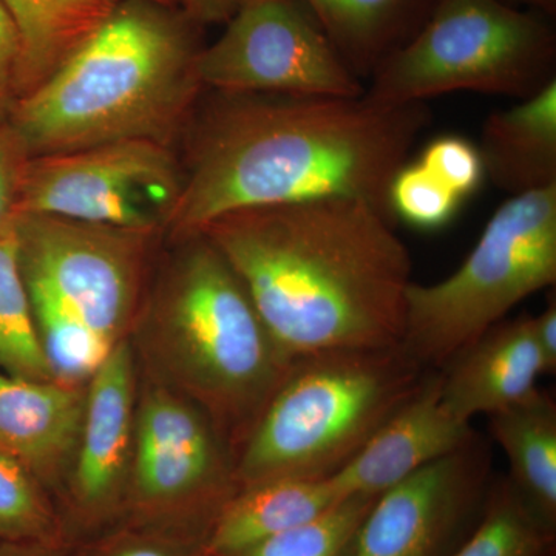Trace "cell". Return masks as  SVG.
Instances as JSON below:
<instances>
[{
    "mask_svg": "<svg viewBox=\"0 0 556 556\" xmlns=\"http://www.w3.org/2000/svg\"><path fill=\"white\" fill-rule=\"evenodd\" d=\"M0 369L35 380H54L33 318L13 232L0 237Z\"/></svg>",
    "mask_w": 556,
    "mask_h": 556,
    "instance_id": "25",
    "label": "cell"
},
{
    "mask_svg": "<svg viewBox=\"0 0 556 556\" xmlns=\"http://www.w3.org/2000/svg\"><path fill=\"white\" fill-rule=\"evenodd\" d=\"M201 232L292 361L402 342L412 257L394 219L367 201L240 208Z\"/></svg>",
    "mask_w": 556,
    "mask_h": 556,
    "instance_id": "2",
    "label": "cell"
},
{
    "mask_svg": "<svg viewBox=\"0 0 556 556\" xmlns=\"http://www.w3.org/2000/svg\"><path fill=\"white\" fill-rule=\"evenodd\" d=\"M419 163L460 200L473 195L485 177L477 146L456 135L431 141L424 149Z\"/></svg>",
    "mask_w": 556,
    "mask_h": 556,
    "instance_id": "29",
    "label": "cell"
},
{
    "mask_svg": "<svg viewBox=\"0 0 556 556\" xmlns=\"http://www.w3.org/2000/svg\"><path fill=\"white\" fill-rule=\"evenodd\" d=\"M21 42L17 100L50 78L104 24L119 0H0Z\"/></svg>",
    "mask_w": 556,
    "mask_h": 556,
    "instance_id": "21",
    "label": "cell"
},
{
    "mask_svg": "<svg viewBox=\"0 0 556 556\" xmlns=\"http://www.w3.org/2000/svg\"><path fill=\"white\" fill-rule=\"evenodd\" d=\"M554 80L551 17L504 0H437L416 35L372 73L365 93L383 104L455 91L522 101Z\"/></svg>",
    "mask_w": 556,
    "mask_h": 556,
    "instance_id": "6",
    "label": "cell"
},
{
    "mask_svg": "<svg viewBox=\"0 0 556 556\" xmlns=\"http://www.w3.org/2000/svg\"><path fill=\"white\" fill-rule=\"evenodd\" d=\"M27 291L40 348L53 379L68 386H87L116 345L102 340L56 295L28 285Z\"/></svg>",
    "mask_w": 556,
    "mask_h": 556,
    "instance_id": "23",
    "label": "cell"
},
{
    "mask_svg": "<svg viewBox=\"0 0 556 556\" xmlns=\"http://www.w3.org/2000/svg\"><path fill=\"white\" fill-rule=\"evenodd\" d=\"M185 10L119 0L104 24L7 123L28 159L124 141H181L199 104L203 46Z\"/></svg>",
    "mask_w": 556,
    "mask_h": 556,
    "instance_id": "3",
    "label": "cell"
},
{
    "mask_svg": "<svg viewBox=\"0 0 556 556\" xmlns=\"http://www.w3.org/2000/svg\"><path fill=\"white\" fill-rule=\"evenodd\" d=\"M533 336L543 357L546 375L556 371V300L555 294L547 300L546 306L538 316H532Z\"/></svg>",
    "mask_w": 556,
    "mask_h": 556,
    "instance_id": "32",
    "label": "cell"
},
{
    "mask_svg": "<svg viewBox=\"0 0 556 556\" xmlns=\"http://www.w3.org/2000/svg\"><path fill=\"white\" fill-rule=\"evenodd\" d=\"M331 478H277L237 490L208 527L204 556H233L338 506Z\"/></svg>",
    "mask_w": 556,
    "mask_h": 556,
    "instance_id": "17",
    "label": "cell"
},
{
    "mask_svg": "<svg viewBox=\"0 0 556 556\" xmlns=\"http://www.w3.org/2000/svg\"><path fill=\"white\" fill-rule=\"evenodd\" d=\"M14 237L28 287L56 295L109 345L130 338L164 230L22 214Z\"/></svg>",
    "mask_w": 556,
    "mask_h": 556,
    "instance_id": "9",
    "label": "cell"
},
{
    "mask_svg": "<svg viewBox=\"0 0 556 556\" xmlns=\"http://www.w3.org/2000/svg\"><path fill=\"white\" fill-rule=\"evenodd\" d=\"M237 490L236 457L211 417L188 397L142 375L121 521L206 538Z\"/></svg>",
    "mask_w": 556,
    "mask_h": 556,
    "instance_id": "8",
    "label": "cell"
},
{
    "mask_svg": "<svg viewBox=\"0 0 556 556\" xmlns=\"http://www.w3.org/2000/svg\"><path fill=\"white\" fill-rule=\"evenodd\" d=\"M442 401L464 422L492 416L538 390L543 357L533 336L532 316L501 320L463 348L441 369Z\"/></svg>",
    "mask_w": 556,
    "mask_h": 556,
    "instance_id": "16",
    "label": "cell"
},
{
    "mask_svg": "<svg viewBox=\"0 0 556 556\" xmlns=\"http://www.w3.org/2000/svg\"><path fill=\"white\" fill-rule=\"evenodd\" d=\"M555 281L556 186L510 197L455 273L437 283L409 285L401 345L424 368L441 369Z\"/></svg>",
    "mask_w": 556,
    "mask_h": 556,
    "instance_id": "7",
    "label": "cell"
},
{
    "mask_svg": "<svg viewBox=\"0 0 556 556\" xmlns=\"http://www.w3.org/2000/svg\"><path fill=\"white\" fill-rule=\"evenodd\" d=\"M21 42L13 21L0 3V121L9 118L17 101L20 80Z\"/></svg>",
    "mask_w": 556,
    "mask_h": 556,
    "instance_id": "31",
    "label": "cell"
},
{
    "mask_svg": "<svg viewBox=\"0 0 556 556\" xmlns=\"http://www.w3.org/2000/svg\"><path fill=\"white\" fill-rule=\"evenodd\" d=\"M73 546H47L38 543H0V556H72Z\"/></svg>",
    "mask_w": 556,
    "mask_h": 556,
    "instance_id": "34",
    "label": "cell"
},
{
    "mask_svg": "<svg viewBox=\"0 0 556 556\" xmlns=\"http://www.w3.org/2000/svg\"><path fill=\"white\" fill-rule=\"evenodd\" d=\"M504 2L519 9L538 11L547 17H554L556 13V0H504Z\"/></svg>",
    "mask_w": 556,
    "mask_h": 556,
    "instance_id": "35",
    "label": "cell"
},
{
    "mask_svg": "<svg viewBox=\"0 0 556 556\" xmlns=\"http://www.w3.org/2000/svg\"><path fill=\"white\" fill-rule=\"evenodd\" d=\"M203 47L204 90L289 97H361L364 84L302 0H243Z\"/></svg>",
    "mask_w": 556,
    "mask_h": 556,
    "instance_id": "11",
    "label": "cell"
},
{
    "mask_svg": "<svg viewBox=\"0 0 556 556\" xmlns=\"http://www.w3.org/2000/svg\"><path fill=\"white\" fill-rule=\"evenodd\" d=\"M138 388L139 365L126 339L110 351L87 383L78 445L60 497L75 543L123 518Z\"/></svg>",
    "mask_w": 556,
    "mask_h": 556,
    "instance_id": "13",
    "label": "cell"
},
{
    "mask_svg": "<svg viewBox=\"0 0 556 556\" xmlns=\"http://www.w3.org/2000/svg\"><path fill=\"white\" fill-rule=\"evenodd\" d=\"M426 372L401 343L295 358L237 453V485L334 477Z\"/></svg>",
    "mask_w": 556,
    "mask_h": 556,
    "instance_id": "5",
    "label": "cell"
},
{
    "mask_svg": "<svg viewBox=\"0 0 556 556\" xmlns=\"http://www.w3.org/2000/svg\"><path fill=\"white\" fill-rule=\"evenodd\" d=\"M485 177L510 193L556 186V80L514 108L493 112L479 146Z\"/></svg>",
    "mask_w": 556,
    "mask_h": 556,
    "instance_id": "18",
    "label": "cell"
},
{
    "mask_svg": "<svg viewBox=\"0 0 556 556\" xmlns=\"http://www.w3.org/2000/svg\"><path fill=\"white\" fill-rule=\"evenodd\" d=\"M477 431L442 401V376L427 369L415 394L372 434L365 447L331 477L340 497H378L463 447Z\"/></svg>",
    "mask_w": 556,
    "mask_h": 556,
    "instance_id": "14",
    "label": "cell"
},
{
    "mask_svg": "<svg viewBox=\"0 0 556 556\" xmlns=\"http://www.w3.org/2000/svg\"><path fill=\"white\" fill-rule=\"evenodd\" d=\"M203 543L186 530L121 521L75 543L72 556H204Z\"/></svg>",
    "mask_w": 556,
    "mask_h": 556,
    "instance_id": "28",
    "label": "cell"
},
{
    "mask_svg": "<svg viewBox=\"0 0 556 556\" xmlns=\"http://www.w3.org/2000/svg\"><path fill=\"white\" fill-rule=\"evenodd\" d=\"M28 156L7 121H0V237L13 232L20 217L22 177Z\"/></svg>",
    "mask_w": 556,
    "mask_h": 556,
    "instance_id": "30",
    "label": "cell"
},
{
    "mask_svg": "<svg viewBox=\"0 0 556 556\" xmlns=\"http://www.w3.org/2000/svg\"><path fill=\"white\" fill-rule=\"evenodd\" d=\"M87 386L35 380L0 369V448L61 497L78 445Z\"/></svg>",
    "mask_w": 556,
    "mask_h": 556,
    "instance_id": "15",
    "label": "cell"
},
{
    "mask_svg": "<svg viewBox=\"0 0 556 556\" xmlns=\"http://www.w3.org/2000/svg\"><path fill=\"white\" fill-rule=\"evenodd\" d=\"M489 431L503 448L508 482L541 521L556 529V402L538 388L489 416Z\"/></svg>",
    "mask_w": 556,
    "mask_h": 556,
    "instance_id": "20",
    "label": "cell"
},
{
    "mask_svg": "<svg viewBox=\"0 0 556 556\" xmlns=\"http://www.w3.org/2000/svg\"><path fill=\"white\" fill-rule=\"evenodd\" d=\"M0 543L70 546L61 508L39 478L17 457L0 448Z\"/></svg>",
    "mask_w": 556,
    "mask_h": 556,
    "instance_id": "24",
    "label": "cell"
},
{
    "mask_svg": "<svg viewBox=\"0 0 556 556\" xmlns=\"http://www.w3.org/2000/svg\"><path fill=\"white\" fill-rule=\"evenodd\" d=\"M182 185L185 169L175 146L124 139L28 159L20 215L166 232Z\"/></svg>",
    "mask_w": 556,
    "mask_h": 556,
    "instance_id": "10",
    "label": "cell"
},
{
    "mask_svg": "<svg viewBox=\"0 0 556 556\" xmlns=\"http://www.w3.org/2000/svg\"><path fill=\"white\" fill-rule=\"evenodd\" d=\"M375 500L346 497L308 525L269 538L233 556H345Z\"/></svg>",
    "mask_w": 556,
    "mask_h": 556,
    "instance_id": "26",
    "label": "cell"
},
{
    "mask_svg": "<svg viewBox=\"0 0 556 556\" xmlns=\"http://www.w3.org/2000/svg\"><path fill=\"white\" fill-rule=\"evenodd\" d=\"M243 0H188L186 13L199 25L225 24Z\"/></svg>",
    "mask_w": 556,
    "mask_h": 556,
    "instance_id": "33",
    "label": "cell"
},
{
    "mask_svg": "<svg viewBox=\"0 0 556 556\" xmlns=\"http://www.w3.org/2000/svg\"><path fill=\"white\" fill-rule=\"evenodd\" d=\"M170 244L129 340L142 375L199 405L237 457L294 361L206 233Z\"/></svg>",
    "mask_w": 556,
    "mask_h": 556,
    "instance_id": "4",
    "label": "cell"
},
{
    "mask_svg": "<svg viewBox=\"0 0 556 556\" xmlns=\"http://www.w3.org/2000/svg\"><path fill=\"white\" fill-rule=\"evenodd\" d=\"M492 473V450L475 433L376 497L345 556H452L481 517Z\"/></svg>",
    "mask_w": 556,
    "mask_h": 556,
    "instance_id": "12",
    "label": "cell"
},
{
    "mask_svg": "<svg viewBox=\"0 0 556 556\" xmlns=\"http://www.w3.org/2000/svg\"><path fill=\"white\" fill-rule=\"evenodd\" d=\"M555 530L533 514L506 475L495 477L470 535L452 556H552Z\"/></svg>",
    "mask_w": 556,
    "mask_h": 556,
    "instance_id": "22",
    "label": "cell"
},
{
    "mask_svg": "<svg viewBox=\"0 0 556 556\" xmlns=\"http://www.w3.org/2000/svg\"><path fill=\"white\" fill-rule=\"evenodd\" d=\"M460 201L419 161L416 164L405 163L388 189V206L394 219H402L420 230L445 228L455 218Z\"/></svg>",
    "mask_w": 556,
    "mask_h": 556,
    "instance_id": "27",
    "label": "cell"
},
{
    "mask_svg": "<svg viewBox=\"0 0 556 556\" xmlns=\"http://www.w3.org/2000/svg\"><path fill=\"white\" fill-rule=\"evenodd\" d=\"M358 79L371 78L427 21L437 0H302Z\"/></svg>",
    "mask_w": 556,
    "mask_h": 556,
    "instance_id": "19",
    "label": "cell"
},
{
    "mask_svg": "<svg viewBox=\"0 0 556 556\" xmlns=\"http://www.w3.org/2000/svg\"><path fill=\"white\" fill-rule=\"evenodd\" d=\"M149 2L156 3V5L167 7V9L185 10L188 0H149Z\"/></svg>",
    "mask_w": 556,
    "mask_h": 556,
    "instance_id": "36",
    "label": "cell"
},
{
    "mask_svg": "<svg viewBox=\"0 0 556 556\" xmlns=\"http://www.w3.org/2000/svg\"><path fill=\"white\" fill-rule=\"evenodd\" d=\"M427 102L204 90L181 138L169 240L240 208L348 199L394 219L388 189L430 126ZM396 222V219H394Z\"/></svg>",
    "mask_w": 556,
    "mask_h": 556,
    "instance_id": "1",
    "label": "cell"
}]
</instances>
